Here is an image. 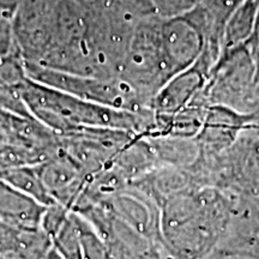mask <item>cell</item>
<instances>
[{
  "label": "cell",
  "mask_w": 259,
  "mask_h": 259,
  "mask_svg": "<svg viewBox=\"0 0 259 259\" xmlns=\"http://www.w3.org/2000/svg\"><path fill=\"white\" fill-rule=\"evenodd\" d=\"M236 194L196 186L160 206L161 245L171 259H208L216 251L234 208Z\"/></svg>",
  "instance_id": "obj_1"
},
{
  "label": "cell",
  "mask_w": 259,
  "mask_h": 259,
  "mask_svg": "<svg viewBox=\"0 0 259 259\" xmlns=\"http://www.w3.org/2000/svg\"><path fill=\"white\" fill-rule=\"evenodd\" d=\"M17 90L30 114L58 135L80 127H100L144 136L156 128L154 112H130L87 101L28 77Z\"/></svg>",
  "instance_id": "obj_2"
},
{
  "label": "cell",
  "mask_w": 259,
  "mask_h": 259,
  "mask_svg": "<svg viewBox=\"0 0 259 259\" xmlns=\"http://www.w3.org/2000/svg\"><path fill=\"white\" fill-rule=\"evenodd\" d=\"M161 24L158 16L139 22L118 74L149 109L160 90L177 76L164 50Z\"/></svg>",
  "instance_id": "obj_3"
},
{
  "label": "cell",
  "mask_w": 259,
  "mask_h": 259,
  "mask_svg": "<svg viewBox=\"0 0 259 259\" xmlns=\"http://www.w3.org/2000/svg\"><path fill=\"white\" fill-rule=\"evenodd\" d=\"M202 97L208 106L227 107L244 115L253 112L257 103V78L254 59L247 47L221 54Z\"/></svg>",
  "instance_id": "obj_4"
},
{
  "label": "cell",
  "mask_w": 259,
  "mask_h": 259,
  "mask_svg": "<svg viewBox=\"0 0 259 259\" xmlns=\"http://www.w3.org/2000/svg\"><path fill=\"white\" fill-rule=\"evenodd\" d=\"M60 150L59 136L32 116L0 109V171L36 166Z\"/></svg>",
  "instance_id": "obj_5"
},
{
  "label": "cell",
  "mask_w": 259,
  "mask_h": 259,
  "mask_svg": "<svg viewBox=\"0 0 259 259\" xmlns=\"http://www.w3.org/2000/svg\"><path fill=\"white\" fill-rule=\"evenodd\" d=\"M24 69L28 78L60 92L80 97L87 101L130 112H153L143 105L134 90L119 77L94 78V77L59 72V71L25 63Z\"/></svg>",
  "instance_id": "obj_6"
},
{
  "label": "cell",
  "mask_w": 259,
  "mask_h": 259,
  "mask_svg": "<svg viewBox=\"0 0 259 259\" xmlns=\"http://www.w3.org/2000/svg\"><path fill=\"white\" fill-rule=\"evenodd\" d=\"M212 186L259 202V127L248 126L215 158Z\"/></svg>",
  "instance_id": "obj_7"
},
{
  "label": "cell",
  "mask_w": 259,
  "mask_h": 259,
  "mask_svg": "<svg viewBox=\"0 0 259 259\" xmlns=\"http://www.w3.org/2000/svg\"><path fill=\"white\" fill-rule=\"evenodd\" d=\"M58 136L61 150L92 177L108 167L116 154L137 135L120 130L80 127Z\"/></svg>",
  "instance_id": "obj_8"
},
{
  "label": "cell",
  "mask_w": 259,
  "mask_h": 259,
  "mask_svg": "<svg viewBox=\"0 0 259 259\" xmlns=\"http://www.w3.org/2000/svg\"><path fill=\"white\" fill-rule=\"evenodd\" d=\"M212 254L259 259V202L236 197L225 235Z\"/></svg>",
  "instance_id": "obj_9"
},
{
  "label": "cell",
  "mask_w": 259,
  "mask_h": 259,
  "mask_svg": "<svg viewBox=\"0 0 259 259\" xmlns=\"http://www.w3.org/2000/svg\"><path fill=\"white\" fill-rule=\"evenodd\" d=\"M100 203L138 234L161 245L160 206L137 187L128 184Z\"/></svg>",
  "instance_id": "obj_10"
},
{
  "label": "cell",
  "mask_w": 259,
  "mask_h": 259,
  "mask_svg": "<svg viewBox=\"0 0 259 259\" xmlns=\"http://www.w3.org/2000/svg\"><path fill=\"white\" fill-rule=\"evenodd\" d=\"M36 169L54 203L70 210L76 205L90 178L61 149L57 155L36 164Z\"/></svg>",
  "instance_id": "obj_11"
},
{
  "label": "cell",
  "mask_w": 259,
  "mask_h": 259,
  "mask_svg": "<svg viewBox=\"0 0 259 259\" xmlns=\"http://www.w3.org/2000/svg\"><path fill=\"white\" fill-rule=\"evenodd\" d=\"M210 72L194 63L190 69L174 76L154 99L153 109L156 128L177 113L189 107L200 95ZM155 128V131H156ZM154 131V132H155Z\"/></svg>",
  "instance_id": "obj_12"
},
{
  "label": "cell",
  "mask_w": 259,
  "mask_h": 259,
  "mask_svg": "<svg viewBox=\"0 0 259 259\" xmlns=\"http://www.w3.org/2000/svg\"><path fill=\"white\" fill-rule=\"evenodd\" d=\"M161 35L164 50L177 74L190 69L202 53V36L183 16L162 18Z\"/></svg>",
  "instance_id": "obj_13"
},
{
  "label": "cell",
  "mask_w": 259,
  "mask_h": 259,
  "mask_svg": "<svg viewBox=\"0 0 259 259\" xmlns=\"http://www.w3.org/2000/svg\"><path fill=\"white\" fill-rule=\"evenodd\" d=\"M47 205L0 180V220L21 229L40 228Z\"/></svg>",
  "instance_id": "obj_14"
},
{
  "label": "cell",
  "mask_w": 259,
  "mask_h": 259,
  "mask_svg": "<svg viewBox=\"0 0 259 259\" xmlns=\"http://www.w3.org/2000/svg\"><path fill=\"white\" fill-rule=\"evenodd\" d=\"M258 0H245L228 18L222 35V53L245 46L253 34Z\"/></svg>",
  "instance_id": "obj_15"
},
{
  "label": "cell",
  "mask_w": 259,
  "mask_h": 259,
  "mask_svg": "<svg viewBox=\"0 0 259 259\" xmlns=\"http://www.w3.org/2000/svg\"><path fill=\"white\" fill-rule=\"evenodd\" d=\"M0 180L14 189L32 197L44 205L54 204V200L38 176L36 166H17L0 171Z\"/></svg>",
  "instance_id": "obj_16"
},
{
  "label": "cell",
  "mask_w": 259,
  "mask_h": 259,
  "mask_svg": "<svg viewBox=\"0 0 259 259\" xmlns=\"http://www.w3.org/2000/svg\"><path fill=\"white\" fill-rule=\"evenodd\" d=\"M52 244L64 259H83L82 241L76 212L70 211L60 228L52 236Z\"/></svg>",
  "instance_id": "obj_17"
},
{
  "label": "cell",
  "mask_w": 259,
  "mask_h": 259,
  "mask_svg": "<svg viewBox=\"0 0 259 259\" xmlns=\"http://www.w3.org/2000/svg\"><path fill=\"white\" fill-rule=\"evenodd\" d=\"M244 2L245 0H202L199 5L208 16L215 30L222 36L228 18Z\"/></svg>",
  "instance_id": "obj_18"
},
{
  "label": "cell",
  "mask_w": 259,
  "mask_h": 259,
  "mask_svg": "<svg viewBox=\"0 0 259 259\" xmlns=\"http://www.w3.org/2000/svg\"><path fill=\"white\" fill-rule=\"evenodd\" d=\"M161 18H174L184 16L200 4L202 0H148Z\"/></svg>",
  "instance_id": "obj_19"
},
{
  "label": "cell",
  "mask_w": 259,
  "mask_h": 259,
  "mask_svg": "<svg viewBox=\"0 0 259 259\" xmlns=\"http://www.w3.org/2000/svg\"><path fill=\"white\" fill-rule=\"evenodd\" d=\"M19 228L8 225L0 220V257L14 258L18 240Z\"/></svg>",
  "instance_id": "obj_20"
},
{
  "label": "cell",
  "mask_w": 259,
  "mask_h": 259,
  "mask_svg": "<svg viewBox=\"0 0 259 259\" xmlns=\"http://www.w3.org/2000/svg\"><path fill=\"white\" fill-rule=\"evenodd\" d=\"M208 259H248V258L232 257V255H219V254H211Z\"/></svg>",
  "instance_id": "obj_21"
},
{
  "label": "cell",
  "mask_w": 259,
  "mask_h": 259,
  "mask_svg": "<svg viewBox=\"0 0 259 259\" xmlns=\"http://www.w3.org/2000/svg\"><path fill=\"white\" fill-rule=\"evenodd\" d=\"M164 259H171V258L169 257V255H168V254H167V255H166V258H164Z\"/></svg>",
  "instance_id": "obj_22"
}]
</instances>
